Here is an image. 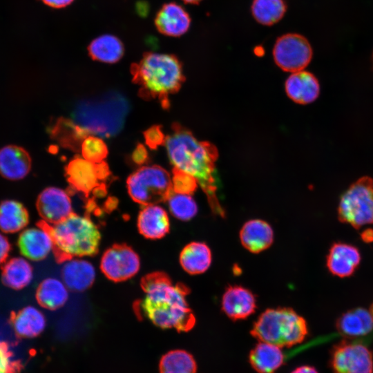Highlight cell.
<instances>
[{"instance_id":"1","label":"cell","mask_w":373,"mask_h":373,"mask_svg":"<svg viewBox=\"0 0 373 373\" xmlns=\"http://www.w3.org/2000/svg\"><path fill=\"white\" fill-rule=\"evenodd\" d=\"M144 294L135 305L136 312L162 329L189 332L195 324L189 306V289L182 283H173L164 273L154 272L142 278Z\"/></svg>"},{"instance_id":"2","label":"cell","mask_w":373,"mask_h":373,"mask_svg":"<svg viewBox=\"0 0 373 373\" xmlns=\"http://www.w3.org/2000/svg\"><path fill=\"white\" fill-rule=\"evenodd\" d=\"M172 129L173 132L166 137L164 142L171 162L175 168L197 180L207 195L211 209L223 216L224 210L216 195L217 149L208 142L198 141L191 131L178 124H174Z\"/></svg>"},{"instance_id":"3","label":"cell","mask_w":373,"mask_h":373,"mask_svg":"<svg viewBox=\"0 0 373 373\" xmlns=\"http://www.w3.org/2000/svg\"><path fill=\"white\" fill-rule=\"evenodd\" d=\"M131 73L141 97L158 99L164 108L169 106V96L176 93L184 81L181 62L169 54L147 52L131 65Z\"/></svg>"},{"instance_id":"4","label":"cell","mask_w":373,"mask_h":373,"mask_svg":"<svg viewBox=\"0 0 373 373\" xmlns=\"http://www.w3.org/2000/svg\"><path fill=\"white\" fill-rule=\"evenodd\" d=\"M128 110L124 96L110 92L81 101L73 112V119L88 135L109 137L122 129Z\"/></svg>"},{"instance_id":"5","label":"cell","mask_w":373,"mask_h":373,"mask_svg":"<svg viewBox=\"0 0 373 373\" xmlns=\"http://www.w3.org/2000/svg\"><path fill=\"white\" fill-rule=\"evenodd\" d=\"M48 227L54 242V252L59 261L92 256L99 251L101 233L88 216L73 213Z\"/></svg>"},{"instance_id":"6","label":"cell","mask_w":373,"mask_h":373,"mask_svg":"<svg viewBox=\"0 0 373 373\" xmlns=\"http://www.w3.org/2000/svg\"><path fill=\"white\" fill-rule=\"evenodd\" d=\"M308 334L305 319L291 308L268 309L260 314L251 330L260 341L282 347L302 343Z\"/></svg>"},{"instance_id":"7","label":"cell","mask_w":373,"mask_h":373,"mask_svg":"<svg viewBox=\"0 0 373 373\" xmlns=\"http://www.w3.org/2000/svg\"><path fill=\"white\" fill-rule=\"evenodd\" d=\"M131 198L144 206L167 200L173 193L169 173L157 165L142 166L127 180Z\"/></svg>"},{"instance_id":"8","label":"cell","mask_w":373,"mask_h":373,"mask_svg":"<svg viewBox=\"0 0 373 373\" xmlns=\"http://www.w3.org/2000/svg\"><path fill=\"white\" fill-rule=\"evenodd\" d=\"M338 218L358 229L373 224V180L363 177L352 184L341 195Z\"/></svg>"},{"instance_id":"9","label":"cell","mask_w":373,"mask_h":373,"mask_svg":"<svg viewBox=\"0 0 373 373\" xmlns=\"http://www.w3.org/2000/svg\"><path fill=\"white\" fill-rule=\"evenodd\" d=\"M332 373H373V354L365 345L342 341L330 352Z\"/></svg>"},{"instance_id":"10","label":"cell","mask_w":373,"mask_h":373,"mask_svg":"<svg viewBox=\"0 0 373 373\" xmlns=\"http://www.w3.org/2000/svg\"><path fill=\"white\" fill-rule=\"evenodd\" d=\"M273 56L279 68L295 73L303 70L309 64L312 48L303 35L288 33L278 38L274 46Z\"/></svg>"},{"instance_id":"11","label":"cell","mask_w":373,"mask_h":373,"mask_svg":"<svg viewBox=\"0 0 373 373\" xmlns=\"http://www.w3.org/2000/svg\"><path fill=\"white\" fill-rule=\"evenodd\" d=\"M66 173L70 185L86 196L91 192L104 193L106 187L102 181L110 174L105 162L93 163L79 157L68 164Z\"/></svg>"},{"instance_id":"12","label":"cell","mask_w":373,"mask_h":373,"mask_svg":"<svg viewBox=\"0 0 373 373\" xmlns=\"http://www.w3.org/2000/svg\"><path fill=\"white\" fill-rule=\"evenodd\" d=\"M99 267L104 275L113 282H122L135 276L140 268L138 254L125 244H115L102 254Z\"/></svg>"},{"instance_id":"13","label":"cell","mask_w":373,"mask_h":373,"mask_svg":"<svg viewBox=\"0 0 373 373\" xmlns=\"http://www.w3.org/2000/svg\"><path fill=\"white\" fill-rule=\"evenodd\" d=\"M18 247L23 256L32 261H40L54 251V242L47 224L26 227L20 232Z\"/></svg>"},{"instance_id":"14","label":"cell","mask_w":373,"mask_h":373,"mask_svg":"<svg viewBox=\"0 0 373 373\" xmlns=\"http://www.w3.org/2000/svg\"><path fill=\"white\" fill-rule=\"evenodd\" d=\"M37 209L43 221L48 225L56 224L73 213L68 193L57 187H48L40 193Z\"/></svg>"},{"instance_id":"15","label":"cell","mask_w":373,"mask_h":373,"mask_svg":"<svg viewBox=\"0 0 373 373\" xmlns=\"http://www.w3.org/2000/svg\"><path fill=\"white\" fill-rule=\"evenodd\" d=\"M361 256L358 249L349 243L334 242L326 257L328 271L335 276H351L360 265Z\"/></svg>"},{"instance_id":"16","label":"cell","mask_w":373,"mask_h":373,"mask_svg":"<svg viewBox=\"0 0 373 373\" xmlns=\"http://www.w3.org/2000/svg\"><path fill=\"white\" fill-rule=\"evenodd\" d=\"M61 274L68 289L76 292L89 289L96 278L94 265L84 258H73L64 261Z\"/></svg>"},{"instance_id":"17","label":"cell","mask_w":373,"mask_h":373,"mask_svg":"<svg viewBox=\"0 0 373 373\" xmlns=\"http://www.w3.org/2000/svg\"><path fill=\"white\" fill-rule=\"evenodd\" d=\"M191 19L187 12L179 4L171 2L164 4L155 18L157 30L166 36L180 37L187 32Z\"/></svg>"},{"instance_id":"18","label":"cell","mask_w":373,"mask_h":373,"mask_svg":"<svg viewBox=\"0 0 373 373\" xmlns=\"http://www.w3.org/2000/svg\"><path fill=\"white\" fill-rule=\"evenodd\" d=\"M137 226L139 232L144 238L157 240L169 233L170 221L164 209L157 204H148L140 210Z\"/></svg>"},{"instance_id":"19","label":"cell","mask_w":373,"mask_h":373,"mask_svg":"<svg viewBox=\"0 0 373 373\" xmlns=\"http://www.w3.org/2000/svg\"><path fill=\"white\" fill-rule=\"evenodd\" d=\"M256 307V298L254 294L241 286H230L223 294L222 310L232 320L247 318L255 312Z\"/></svg>"},{"instance_id":"20","label":"cell","mask_w":373,"mask_h":373,"mask_svg":"<svg viewBox=\"0 0 373 373\" xmlns=\"http://www.w3.org/2000/svg\"><path fill=\"white\" fill-rule=\"evenodd\" d=\"M30 168V156L23 148L8 145L0 149V174L3 178L11 180L22 179Z\"/></svg>"},{"instance_id":"21","label":"cell","mask_w":373,"mask_h":373,"mask_svg":"<svg viewBox=\"0 0 373 373\" xmlns=\"http://www.w3.org/2000/svg\"><path fill=\"white\" fill-rule=\"evenodd\" d=\"M285 90L294 102L306 104L318 97L320 86L316 77L307 71H298L291 74L285 82Z\"/></svg>"},{"instance_id":"22","label":"cell","mask_w":373,"mask_h":373,"mask_svg":"<svg viewBox=\"0 0 373 373\" xmlns=\"http://www.w3.org/2000/svg\"><path fill=\"white\" fill-rule=\"evenodd\" d=\"M240 239L242 246L254 254L260 253L271 246L274 231L271 226L262 220H251L244 224Z\"/></svg>"},{"instance_id":"23","label":"cell","mask_w":373,"mask_h":373,"mask_svg":"<svg viewBox=\"0 0 373 373\" xmlns=\"http://www.w3.org/2000/svg\"><path fill=\"white\" fill-rule=\"evenodd\" d=\"M336 328L345 337H362L373 330V320L368 310L356 307L345 312L336 319Z\"/></svg>"},{"instance_id":"24","label":"cell","mask_w":373,"mask_h":373,"mask_svg":"<svg viewBox=\"0 0 373 373\" xmlns=\"http://www.w3.org/2000/svg\"><path fill=\"white\" fill-rule=\"evenodd\" d=\"M12 325L18 336L32 338L38 336L44 332L46 326V318L39 308L28 305L15 314L12 319Z\"/></svg>"},{"instance_id":"25","label":"cell","mask_w":373,"mask_h":373,"mask_svg":"<svg viewBox=\"0 0 373 373\" xmlns=\"http://www.w3.org/2000/svg\"><path fill=\"white\" fill-rule=\"evenodd\" d=\"M249 360L258 373H276L283 364L285 356L280 347L260 341L251 350Z\"/></svg>"},{"instance_id":"26","label":"cell","mask_w":373,"mask_h":373,"mask_svg":"<svg viewBox=\"0 0 373 373\" xmlns=\"http://www.w3.org/2000/svg\"><path fill=\"white\" fill-rule=\"evenodd\" d=\"M68 290L61 279L48 277L39 284L36 291V300L40 307L49 310H56L68 301Z\"/></svg>"},{"instance_id":"27","label":"cell","mask_w":373,"mask_h":373,"mask_svg":"<svg viewBox=\"0 0 373 373\" xmlns=\"http://www.w3.org/2000/svg\"><path fill=\"white\" fill-rule=\"evenodd\" d=\"M30 261L23 256L8 259L2 269L3 283L17 290L29 285L33 278V268Z\"/></svg>"},{"instance_id":"28","label":"cell","mask_w":373,"mask_h":373,"mask_svg":"<svg viewBox=\"0 0 373 373\" xmlns=\"http://www.w3.org/2000/svg\"><path fill=\"white\" fill-rule=\"evenodd\" d=\"M180 263L183 269L189 274L195 275L202 274L211 265V250L203 242H190L181 251Z\"/></svg>"},{"instance_id":"29","label":"cell","mask_w":373,"mask_h":373,"mask_svg":"<svg viewBox=\"0 0 373 373\" xmlns=\"http://www.w3.org/2000/svg\"><path fill=\"white\" fill-rule=\"evenodd\" d=\"M28 212L21 202L6 200L0 204V231L3 233H20L28 227Z\"/></svg>"},{"instance_id":"30","label":"cell","mask_w":373,"mask_h":373,"mask_svg":"<svg viewBox=\"0 0 373 373\" xmlns=\"http://www.w3.org/2000/svg\"><path fill=\"white\" fill-rule=\"evenodd\" d=\"M88 52L94 60L113 64L122 57L124 47L118 37L106 34L94 39L88 46Z\"/></svg>"},{"instance_id":"31","label":"cell","mask_w":373,"mask_h":373,"mask_svg":"<svg viewBox=\"0 0 373 373\" xmlns=\"http://www.w3.org/2000/svg\"><path fill=\"white\" fill-rule=\"evenodd\" d=\"M159 369L160 373H197V363L189 352L174 350L162 356Z\"/></svg>"},{"instance_id":"32","label":"cell","mask_w":373,"mask_h":373,"mask_svg":"<svg viewBox=\"0 0 373 373\" xmlns=\"http://www.w3.org/2000/svg\"><path fill=\"white\" fill-rule=\"evenodd\" d=\"M287 10L284 0H254L251 13L260 23L271 26L280 21Z\"/></svg>"},{"instance_id":"33","label":"cell","mask_w":373,"mask_h":373,"mask_svg":"<svg viewBox=\"0 0 373 373\" xmlns=\"http://www.w3.org/2000/svg\"><path fill=\"white\" fill-rule=\"evenodd\" d=\"M51 133L64 146L75 150L81 147L83 140L90 135L75 122L65 119L57 121Z\"/></svg>"},{"instance_id":"34","label":"cell","mask_w":373,"mask_h":373,"mask_svg":"<svg viewBox=\"0 0 373 373\" xmlns=\"http://www.w3.org/2000/svg\"><path fill=\"white\" fill-rule=\"evenodd\" d=\"M167 200L171 213L178 220H189L198 212L197 204L190 195L173 191Z\"/></svg>"},{"instance_id":"35","label":"cell","mask_w":373,"mask_h":373,"mask_svg":"<svg viewBox=\"0 0 373 373\" xmlns=\"http://www.w3.org/2000/svg\"><path fill=\"white\" fill-rule=\"evenodd\" d=\"M83 158L93 163H100L106 158L108 149L102 139L95 135H88L81 144Z\"/></svg>"},{"instance_id":"36","label":"cell","mask_w":373,"mask_h":373,"mask_svg":"<svg viewBox=\"0 0 373 373\" xmlns=\"http://www.w3.org/2000/svg\"><path fill=\"white\" fill-rule=\"evenodd\" d=\"M171 182L173 192L186 195L192 194L198 184L193 176L175 167Z\"/></svg>"},{"instance_id":"37","label":"cell","mask_w":373,"mask_h":373,"mask_svg":"<svg viewBox=\"0 0 373 373\" xmlns=\"http://www.w3.org/2000/svg\"><path fill=\"white\" fill-rule=\"evenodd\" d=\"M19 370L8 345L0 340V373H17Z\"/></svg>"},{"instance_id":"38","label":"cell","mask_w":373,"mask_h":373,"mask_svg":"<svg viewBox=\"0 0 373 373\" xmlns=\"http://www.w3.org/2000/svg\"><path fill=\"white\" fill-rule=\"evenodd\" d=\"M144 136L146 144L152 149H157L165 142L166 137L160 126H153L148 128Z\"/></svg>"},{"instance_id":"39","label":"cell","mask_w":373,"mask_h":373,"mask_svg":"<svg viewBox=\"0 0 373 373\" xmlns=\"http://www.w3.org/2000/svg\"><path fill=\"white\" fill-rule=\"evenodd\" d=\"M11 250L10 242L6 233L0 231V265L8 259Z\"/></svg>"},{"instance_id":"40","label":"cell","mask_w":373,"mask_h":373,"mask_svg":"<svg viewBox=\"0 0 373 373\" xmlns=\"http://www.w3.org/2000/svg\"><path fill=\"white\" fill-rule=\"evenodd\" d=\"M133 161L139 165H142L148 160V152L144 145L139 144L134 149L132 155Z\"/></svg>"},{"instance_id":"41","label":"cell","mask_w":373,"mask_h":373,"mask_svg":"<svg viewBox=\"0 0 373 373\" xmlns=\"http://www.w3.org/2000/svg\"><path fill=\"white\" fill-rule=\"evenodd\" d=\"M42 2L54 8H62L71 4L74 0H41Z\"/></svg>"},{"instance_id":"42","label":"cell","mask_w":373,"mask_h":373,"mask_svg":"<svg viewBox=\"0 0 373 373\" xmlns=\"http://www.w3.org/2000/svg\"><path fill=\"white\" fill-rule=\"evenodd\" d=\"M361 240L365 243L373 242V229L367 228L361 233Z\"/></svg>"},{"instance_id":"43","label":"cell","mask_w":373,"mask_h":373,"mask_svg":"<svg viewBox=\"0 0 373 373\" xmlns=\"http://www.w3.org/2000/svg\"><path fill=\"white\" fill-rule=\"evenodd\" d=\"M291 373H318V372L314 367L305 365L296 367Z\"/></svg>"},{"instance_id":"44","label":"cell","mask_w":373,"mask_h":373,"mask_svg":"<svg viewBox=\"0 0 373 373\" xmlns=\"http://www.w3.org/2000/svg\"><path fill=\"white\" fill-rule=\"evenodd\" d=\"M186 3L198 4L202 0H182Z\"/></svg>"},{"instance_id":"45","label":"cell","mask_w":373,"mask_h":373,"mask_svg":"<svg viewBox=\"0 0 373 373\" xmlns=\"http://www.w3.org/2000/svg\"><path fill=\"white\" fill-rule=\"evenodd\" d=\"M372 320H373V303L371 304V305L369 307V309H367Z\"/></svg>"}]
</instances>
